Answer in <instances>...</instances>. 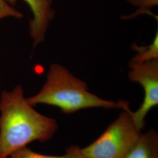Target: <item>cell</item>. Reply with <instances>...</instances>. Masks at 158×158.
Here are the masks:
<instances>
[{
    "mask_svg": "<svg viewBox=\"0 0 158 158\" xmlns=\"http://www.w3.org/2000/svg\"><path fill=\"white\" fill-rule=\"evenodd\" d=\"M58 130L56 119L36 111L18 85L0 97V158H8L32 142L51 139Z\"/></svg>",
    "mask_w": 158,
    "mask_h": 158,
    "instance_id": "obj_1",
    "label": "cell"
},
{
    "mask_svg": "<svg viewBox=\"0 0 158 158\" xmlns=\"http://www.w3.org/2000/svg\"><path fill=\"white\" fill-rule=\"evenodd\" d=\"M27 100L32 106L48 104L59 108L65 114L89 108L125 110L129 107L127 102L107 100L93 94L84 81L56 63L51 64L45 83L40 92Z\"/></svg>",
    "mask_w": 158,
    "mask_h": 158,
    "instance_id": "obj_2",
    "label": "cell"
},
{
    "mask_svg": "<svg viewBox=\"0 0 158 158\" xmlns=\"http://www.w3.org/2000/svg\"><path fill=\"white\" fill-rule=\"evenodd\" d=\"M130 107L118 117L94 141L81 151L89 158H124L141 134L132 117Z\"/></svg>",
    "mask_w": 158,
    "mask_h": 158,
    "instance_id": "obj_3",
    "label": "cell"
},
{
    "mask_svg": "<svg viewBox=\"0 0 158 158\" xmlns=\"http://www.w3.org/2000/svg\"><path fill=\"white\" fill-rule=\"evenodd\" d=\"M128 77L131 81L141 85L144 98L135 111H131L136 127L141 131L145 125V118L149 111L158 105V59L137 62L131 59Z\"/></svg>",
    "mask_w": 158,
    "mask_h": 158,
    "instance_id": "obj_4",
    "label": "cell"
},
{
    "mask_svg": "<svg viewBox=\"0 0 158 158\" xmlns=\"http://www.w3.org/2000/svg\"><path fill=\"white\" fill-rule=\"evenodd\" d=\"M14 4L16 0H6ZM30 7L33 14V19L30 22V35L34 40V46L38 45L44 41L51 21L55 16L52 8L53 0H24Z\"/></svg>",
    "mask_w": 158,
    "mask_h": 158,
    "instance_id": "obj_5",
    "label": "cell"
},
{
    "mask_svg": "<svg viewBox=\"0 0 158 158\" xmlns=\"http://www.w3.org/2000/svg\"><path fill=\"white\" fill-rule=\"evenodd\" d=\"M124 158H158V134L151 129L141 133Z\"/></svg>",
    "mask_w": 158,
    "mask_h": 158,
    "instance_id": "obj_6",
    "label": "cell"
},
{
    "mask_svg": "<svg viewBox=\"0 0 158 158\" xmlns=\"http://www.w3.org/2000/svg\"><path fill=\"white\" fill-rule=\"evenodd\" d=\"M133 49L136 52L132 60L137 62H147L158 59V32L152 44L147 46H138L134 45Z\"/></svg>",
    "mask_w": 158,
    "mask_h": 158,
    "instance_id": "obj_7",
    "label": "cell"
},
{
    "mask_svg": "<svg viewBox=\"0 0 158 158\" xmlns=\"http://www.w3.org/2000/svg\"><path fill=\"white\" fill-rule=\"evenodd\" d=\"M128 2L132 6L138 7V10L128 17H123L124 19L132 18L142 14L154 15L151 11L153 7L158 6V0H127Z\"/></svg>",
    "mask_w": 158,
    "mask_h": 158,
    "instance_id": "obj_8",
    "label": "cell"
},
{
    "mask_svg": "<svg viewBox=\"0 0 158 158\" xmlns=\"http://www.w3.org/2000/svg\"><path fill=\"white\" fill-rule=\"evenodd\" d=\"M11 158H66L65 156L46 155L32 151L27 147L18 149L10 155Z\"/></svg>",
    "mask_w": 158,
    "mask_h": 158,
    "instance_id": "obj_9",
    "label": "cell"
},
{
    "mask_svg": "<svg viewBox=\"0 0 158 158\" xmlns=\"http://www.w3.org/2000/svg\"><path fill=\"white\" fill-rule=\"evenodd\" d=\"M14 17L18 19L23 18V14L10 5L6 0H0V19L6 17Z\"/></svg>",
    "mask_w": 158,
    "mask_h": 158,
    "instance_id": "obj_10",
    "label": "cell"
},
{
    "mask_svg": "<svg viewBox=\"0 0 158 158\" xmlns=\"http://www.w3.org/2000/svg\"><path fill=\"white\" fill-rule=\"evenodd\" d=\"M66 158H89L84 155L81 148L77 145H72L66 149L64 155Z\"/></svg>",
    "mask_w": 158,
    "mask_h": 158,
    "instance_id": "obj_11",
    "label": "cell"
}]
</instances>
